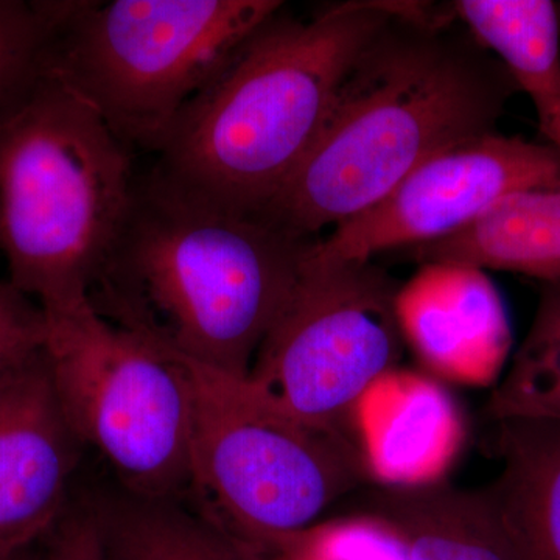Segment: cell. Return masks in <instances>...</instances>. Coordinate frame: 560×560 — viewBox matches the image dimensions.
<instances>
[{"label": "cell", "mask_w": 560, "mask_h": 560, "mask_svg": "<svg viewBox=\"0 0 560 560\" xmlns=\"http://www.w3.org/2000/svg\"><path fill=\"white\" fill-rule=\"evenodd\" d=\"M315 242L151 171L90 301L172 355L246 378Z\"/></svg>", "instance_id": "obj_1"}, {"label": "cell", "mask_w": 560, "mask_h": 560, "mask_svg": "<svg viewBox=\"0 0 560 560\" xmlns=\"http://www.w3.org/2000/svg\"><path fill=\"white\" fill-rule=\"evenodd\" d=\"M425 20L412 5L390 22L350 73L311 153L257 215L318 241L423 161L495 131L517 90L510 73Z\"/></svg>", "instance_id": "obj_2"}, {"label": "cell", "mask_w": 560, "mask_h": 560, "mask_svg": "<svg viewBox=\"0 0 560 560\" xmlns=\"http://www.w3.org/2000/svg\"><path fill=\"white\" fill-rule=\"evenodd\" d=\"M408 10L346 2L307 21L280 10L183 109L151 171L260 213L311 153L361 58Z\"/></svg>", "instance_id": "obj_3"}, {"label": "cell", "mask_w": 560, "mask_h": 560, "mask_svg": "<svg viewBox=\"0 0 560 560\" xmlns=\"http://www.w3.org/2000/svg\"><path fill=\"white\" fill-rule=\"evenodd\" d=\"M131 150L51 70L0 114V254L57 311L90 300L135 190Z\"/></svg>", "instance_id": "obj_4"}, {"label": "cell", "mask_w": 560, "mask_h": 560, "mask_svg": "<svg viewBox=\"0 0 560 560\" xmlns=\"http://www.w3.org/2000/svg\"><path fill=\"white\" fill-rule=\"evenodd\" d=\"M49 69L128 149L158 151L183 109L275 18L278 0H40Z\"/></svg>", "instance_id": "obj_5"}, {"label": "cell", "mask_w": 560, "mask_h": 560, "mask_svg": "<svg viewBox=\"0 0 560 560\" xmlns=\"http://www.w3.org/2000/svg\"><path fill=\"white\" fill-rule=\"evenodd\" d=\"M179 360L190 393L189 499L223 533L302 529L372 485L348 434L294 418L246 378Z\"/></svg>", "instance_id": "obj_6"}, {"label": "cell", "mask_w": 560, "mask_h": 560, "mask_svg": "<svg viewBox=\"0 0 560 560\" xmlns=\"http://www.w3.org/2000/svg\"><path fill=\"white\" fill-rule=\"evenodd\" d=\"M44 359L66 422L119 488L190 497V393L178 357L97 312L90 300L44 311Z\"/></svg>", "instance_id": "obj_7"}, {"label": "cell", "mask_w": 560, "mask_h": 560, "mask_svg": "<svg viewBox=\"0 0 560 560\" xmlns=\"http://www.w3.org/2000/svg\"><path fill=\"white\" fill-rule=\"evenodd\" d=\"M399 289L374 261L327 259L313 245L246 381L294 418L353 440L357 404L404 353Z\"/></svg>", "instance_id": "obj_8"}, {"label": "cell", "mask_w": 560, "mask_h": 560, "mask_svg": "<svg viewBox=\"0 0 560 560\" xmlns=\"http://www.w3.org/2000/svg\"><path fill=\"white\" fill-rule=\"evenodd\" d=\"M560 180V150L493 131L440 151L366 212L315 243L327 259L372 260L385 250L453 237L515 191Z\"/></svg>", "instance_id": "obj_9"}, {"label": "cell", "mask_w": 560, "mask_h": 560, "mask_svg": "<svg viewBox=\"0 0 560 560\" xmlns=\"http://www.w3.org/2000/svg\"><path fill=\"white\" fill-rule=\"evenodd\" d=\"M80 451L43 349L0 381V560H20L61 521Z\"/></svg>", "instance_id": "obj_10"}, {"label": "cell", "mask_w": 560, "mask_h": 560, "mask_svg": "<svg viewBox=\"0 0 560 560\" xmlns=\"http://www.w3.org/2000/svg\"><path fill=\"white\" fill-rule=\"evenodd\" d=\"M405 345L445 381L488 385L510 355L512 334L499 290L469 265L423 264L396 300Z\"/></svg>", "instance_id": "obj_11"}, {"label": "cell", "mask_w": 560, "mask_h": 560, "mask_svg": "<svg viewBox=\"0 0 560 560\" xmlns=\"http://www.w3.org/2000/svg\"><path fill=\"white\" fill-rule=\"evenodd\" d=\"M352 434L372 485L407 488L442 481L466 429L458 405L436 378L396 368L357 404Z\"/></svg>", "instance_id": "obj_12"}, {"label": "cell", "mask_w": 560, "mask_h": 560, "mask_svg": "<svg viewBox=\"0 0 560 560\" xmlns=\"http://www.w3.org/2000/svg\"><path fill=\"white\" fill-rule=\"evenodd\" d=\"M355 511L388 523L408 560H522L489 489L444 480L422 486L368 485Z\"/></svg>", "instance_id": "obj_13"}, {"label": "cell", "mask_w": 560, "mask_h": 560, "mask_svg": "<svg viewBox=\"0 0 560 560\" xmlns=\"http://www.w3.org/2000/svg\"><path fill=\"white\" fill-rule=\"evenodd\" d=\"M501 474L488 486L522 560H560V422L492 420Z\"/></svg>", "instance_id": "obj_14"}, {"label": "cell", "mask_w": 560, "mask_h": 560, "mask_svg": "<svg viewBox=\"0 0 560 560\" xmlns=\"http://www.w3.org/2000/svg\"><path fill=\"white\" fill-rule=\"evenodd\" d=\"M416 256L560 287V180L515 191L453 237L416 248Z\"/></svg>", "instance_id": "obj_15"}, {"label": "cell", "mask_w": 560, "mask_h": 560, "mask_svg": "<svg viewBox=\"0 0 560 560\" xmlns=\"http://www.w3.org/2000/svg\"><path fill=\"white\" fill-rule=\"evenodd\" d=\"M103 560H254L186 501L127 490L92 497Z\"/></svg>", "instance_id": "obj_16"}, {"label": "cell", "mask_w": 560, "mask_h": 560, "mask_svg": "<svg viewBox=\"0 0 560 560\" xmlns=\"http://www.w3.org/2000/svg\"><path fill=\"white\" fill-rule=\"evenodd\" d=\"M456 16L500 58L540 125L560 114V22L550 0H459Z\"/></svg>", "instance_id": "obj_17"}, {"label": "cell", "mask_w": 560, "mask_h": 560, "mask_svg": "<svg viewBox=\"0 0 560 560\" xmlns=\"http://www.w3.org/2000/svg\"><path fill=\"white\" fill-rule=\"evenodd\" d=\"M488 416L560 422V287L541 291L528 337L490 396Z\"/></svg>", "instance_id": "obj_18"}, {"label": "cell", "mask_w": 560, "mask_h": 560, "mask_svg": "<svg viewBox=\"0 0 560 560\" xmlns=\"http://www.w3.org/2000/svg\"><path fill=\"white\" fill-rule=\"evenodd\" d=\"M232 539L254 560H408L396 530L366 512L353 511L291 533Z\"/></svg>", "instance_id": "obj_19"}, {"label": "cell", "mask_w": 560, "mask_h": 560, "mask_svg": "<svg viewBox=\"0 0 560 560\" xmlns=\"http://www.w3.org/2000/svg\"><path fill=\"white\" fill-rule=\"evenodd\" d=\"M50 27L40 0H0V114L49 70Z\"/></svg>", "instance_id": "obj_20"}, {"label": "cell", "mask_w": 560, "mask_h": 560, "mask_svg": "<svg viewBox=\"0 0 560 560\" xmlns=\"http://www.w3.org/2000/svg\"><path fill=\"white\" fill-rule=\"evenodd\" d=\"M46 313L38 302L0 280V381L43 352Z\"/></svg>", "instance_id": "obj_21"}, {"label": "cell", "mask_w": 560, "mask_h": 560, "mask_svg": "<svg viewBox=\"0 0 560 560\" xmlns=\"http://www.w3.org/2000/svg\"><path fill=\"white\" fill-rule=\"evenodd\" d=\"M36 560H103L101 530L91 499L69 506Z\"/></svg>", "instance_id": "obj_22"}, {"label": "cell", "mask_w": 560, "mask_h": 560, "mask_svg": "<svg viewBox=\"0 0 560 560\" xmlns=\"http://www.w3.org/2000/svg\"><path fill=\"white\" fill-rule=\"evenodd\" d=\"M540 131L547 138L548 143L560 150V114L552 117L547 124L540 125Z\"/></svg>", "instance_id": "obj_23"}]
</instances>
